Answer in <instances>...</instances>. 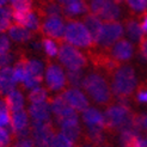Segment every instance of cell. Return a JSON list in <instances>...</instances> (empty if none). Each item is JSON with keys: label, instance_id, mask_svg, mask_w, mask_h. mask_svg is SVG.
Listing matches in <instances>:
<instances>
[{"label": "cell", "instance_id": "obj_1", "mask_svg": "<svg viewBox=\"0 0 147 147\" xmlns=\"http://www.w3.org/2000/svg\"><path fill=\"white\" fill-rule=\"evenodd\" d=\"M105 130L123 131V130H140L138 123V115L130 110L128 103L119 102L117 104L109 105L104 113Z\"/></svg>", "mask_w": 147, "mask_h": 147}, {"label": "cell", "instance_id": "obj_2", "mask_svg": "<svg viewBox=\"0 0 147 147\" xmlns=\"http://www.w3.org/2000/svg\"><path fill=\"white\" fill-rule=\"evenodd\" d=\"M111 91L113 94L119 98V102L128 103V99L133 96L138 87V79L135 71L131 66H120L111 76Z\"/></svg>", "mask_w": 147, "mask_h": 147}, {"label": "cell", "instance_id": "obj_3", "mask_svg": "<svg viewBox=\"0 0 147 147\" xmlns=\"http://www.w3.org/2000/svg\"><path fill=\"white\" fill-rule=\"evenodd\" d=\"M82 87L96 104L109 107L113 102V91L105 77L98 72L89 73L83 79Z\"/></svg>", "mask_w": 147, "mask_h": 147}, {"label": "cell", "instance_id": "obj_4", "mask_svg": "<svg viewBox=\"0 0 147 147\" xmlns=\"http://www.w3.org/2000/svg\"><path fill=\"white\" fill-rule=\"evenodd\" d=\"M63 41L73 47L84 48V49H93L96 47L94 40L87 30L85 24L80 20L69 19L65 26Z\"/></svg>", "mask_w": 147, "mask_h": 147}, {"label": "cell", "instance_id": "obj_5", "mask_svg": "<svg viewBox=\"0 0 147 147\" xmlns=\"http://www.w3.org/2000/svg\"><path fill=\"white\" fill-rule=\"evenodd\" d=\"M57 59L67 71H83L87 66L86 56L77 47L61 42L59 47Z\"/></svg>", "mask_w": 147, "mask_h": 147}, {"label": "cell", "instance_id": "obj_6", "mask_svg": "<svg viewBox=\"0 0 147 147\" xmlns=\"http://www.w3.org/2000/svg\"><path fill=\"white\" fill-rule=\"evenodd\" d=\"M123 26L119 22H104L96 38V46L102 50H110L115 43L123 37Z\"/></svg>", "mask_w": 147, "mask_h": 147}, {"label": "cell", "instance_id": "obj_7", "mask_svg": "<svg viewBox=\"0 0 147 147\" xmlns=\"http://www.w3.org/2000/svg\"><path fill=\"white\" fill-rule=\"evenodd\" d=\"M45 80L48 90L50 91H63L67 85V77H66L62 67L49 60L47 61L46 66Z\"/></svg>", "mask_w": 147, "mask_h": 147}, {"label": "cell", "instance_id": "obj_8", "mask_svg": "<svg viewBox=\"0 0 147 147\" xmlns=\"http://www.w3.org/2000/svg\"><path fill=\"white\" fill-rule=\"evenodd\" d=\"M48 102H49L51 113L55 115L59 124L62 122H66V121L78 120V113L67 104V102L63 99L61 94L55 96L53 98H49Z\"/></svg>", "mask_w": 147, "mask_h": 147}, {"label": "cell", "instance_id": "obj_9", "mask_svg": "<svg viewBox=\"0 0 147 147\" xmlns=\"http://www.w3.org/2000/svg\"><path fill=\"white\" fill-rule=\"evenodd\" d=\"M53 123H31V140L35 147H49L51 139L55 135Z\"/></svg>", "mask_w": 147, "mask_h": 147}, {"label": "cell", "instance_id": "obj_10", "mask_svg": "<svg viewBox=\"0 0 147 147\" xmlns=\"http://www.w3.org/2000/svg\"><path fill=\"white\" fill-rule=\"evenodd\" d=\"M41 32L45 37H49L59 43L63 42V32H65V20L61 16H50L42 19Z\"/></svg>", "mask_w": 147, "mask_h": 147}, {"label": "cell", "instance_id": "obj_11", "mask_svg": "<svg viewBox=\"0 0 147 147\" xmlns=\"http://www.w3.org/2000/svg\"><path fill=\"white\" fill-rule=\"evenodd\" d=\"M61 96L67 102V104L74 109L77 113H83L90 107V102L86 94L77 87H69V89L63 90L61 92Z\"/></svg>", "mask_w": 147, "mask_h": 147}, {"label": "cell", "instance_id": "obj_12", "mask_svg": "<svg viewBox=\"0 0 147 147\" xmlns=\"http://www.w3.org/2000/svg\"><path fill=\"white\" fill-rule=\"evenodd\" d=\"M108 53L115 61L121 63V62H126L133 57L134 47L130 41L122 38L117 43H115V45L110 48V50H108Z\"/></svg>", "mask_w": 147, "mask_h": 147}, {"label": "cell", "instance_id": "obj_13", "mask_svg": "<svg viewBox=\"0 0 147 147\" xmlns=\"http://www.w3.org/2000/svg\"><path fill=\"white\" fill-rule=\"evenodd\" d=\"M50 105L49 102H42V103H34L30 104L28 110L29 117H31L32 123H45L50 122Z\"/></svg>", "mask_w": 147, "mask_h": 147}, {"label": "cell", "instance_id": "obj_14", "mask_svg": "<svg viewBox=\"0 0 147 147\" xmlns=\"http://www.w3.org/2000/svg\"><path fill=\"white\" fill-rule=\"evenodd\" d=\"M17 84L12 67L7 66L0 68V97H6L10 92L16 90Z\"/></svg>", "mask_w": 147, "mask_h": 147}, {"label": "cell", "instance_id": "obj_15", "mask_svg": "<svg viewBox=\"0 0 147 147\" xmlns=\"http://www.w3.org/2000/svg\"><path fill=\"white\" fill-rule=\"evenodd\" d=\"M83 121L86 124V127H96L105 129V117L104 114H102L98 109L89 107L86 110L82 113Z\"/></svg>", "mask_w": 147, "mask_h": 147}, {"label": "cell", "instance_id": "obj_16", "mask_svg": "<svg viewBox=\"0 0 147 147\" xmlns=\"http://www.w3.org/2000/svg\"><path fill=\"white\" fill-rule=\"evenodd\" d=\"M60 126V133H62L67 139L76 145L82 138V128H80L79 120H73V121H66L59 124Z\"/></svg>", "mask_w": 147, "mask_h": 147}, {"label": "cell", "instance_id": "obj_17", "mask_svg": "<svg viewBox=\"0 0 147 147\" xmlns=\"http://www.w3.org/2000/svg\"><path fill=\"white\" fill-rule=\"evenodd\" d=\"M7 32H9V37L16 43H26L34 40L35 37V32H32L26 28L19 26L16 24L11 25Z\"/></svg>", "mask_w": 147, "mask_h": 147}, {"label": "cell", "instance_id": "obj_18", "mask_svg": "<svg viewBox=\"0 0 147 147\" xmlns=\"http://www.w3.org/2000/svg\"><path fill=\"white\" fill-rule=\"evenodd\" d=\"M121 16L120 5L115 0H109V3L98 14V18L104 22H117V19Z\"/></svg>", "mask_w": 147, "mask_h": 147}, {"label": "cell", "instance_id": "obj_19", "mask_svg": "<svg viewBox=\"0 0 147 147\" xmlns=\"http://www.w3.org/2000/svg\"><path fill=\"white\" fill-rule=\"evenodd\" d=\"M6 102V105L9 108L10 113H16V111H20V110H24V96L23 93L18 90H13L12 92H10L7 96L4 98Z\"/></svg>", "mask_w": 147, "mask_h": 147}, {"label": "cell", "instance_id": "obj_20", "mask_svg": "<svg viewBox=\"0 0 147 147\" xmlns=\"http://www.w3.org/2000/svg\"><path fill=\"white\" fill-rule=\"evenodd\" d=\"M124 26H126V31L129 36V38L134 42H140L141 37L144 35L141 29V22H139L136 18H128L124 22Z\"/></svg>", "mask_w": 147, "mask_h": 147}, {"label": "cell", "instance_id": "obj_21", "mask_svg": "<svg viewBox=\"0 0 147 147\" xmlns=\"http://www.w3.org/2000/svg\"><path fill=\"white\" fill-rule=\"evenodd\" d=\"M83 23L87 28V30L90 31L91 36L94 40V43H96V38H97V36H98L100 29H102V25H103L102 19H99L96 14H93V13H87L84 16Z\"/></svg>", "mask_w": 147, "mask_h": 147}, {"label": "cell", "instance_id": "obj_22", "mask_svg": "<svg viewBox=\"0 0 147 147\" xmlns=\"http://www.w3.org/2000/svg\"><path fill=\"white\" fill-rule=\"evenodd\" d=\"M104 130L103 128H96V127H86L85 131V140L89 145L92 146H100L104 142Z\"/></svg>", "mask_w": 147, "mask_h": 147}, {"label": "cell", "instance_id": "obj_23", "mask_svg": "<svg viewBox=\"0 0 147 147\" xmlns=\"http://www.w3.org/2000/svg\"><path fill=\"white\" fill-rule=\"evenodd\" d=\"M87 11H89V5L86 4L85 0H82V1H78L76 4L62 7V13L65 14V17L68 18V19H71L72 17L84 14Z\"/></svg>", "mask_w": 147, "mask_h": 147}, {"label": "cell", "instance_id": "obj_24", "mask_svg": "<svg viewBox=\"0 0 147 147\" xmlns=\"http://www.w3.org/2000/svg\"><path fill=\"white\" fill-rule=\"evenodd\" d=\"M28 100L30 102V104H34V103H42V102H48L49 97H48V91L47 89L42 86L35 87V89L30 90L28 94Z\"/></svg>", "mask_w": 147, "mask_h": 147}, {"label": "cell", "instance_id": "obj_25", "mask_svg": "<svg viewBox=\"0 0 147 147\" xmlns=\"http://www.w3.org/2000/svg\"><path fill=\"white\" fill-rule=\"evenodd\" d=\"M10 1H11V6H10L11 12L26 13L34 10L32 0H10Z\"/></svg>", "mask_w": 147, "mask_h": 147}, {"label": "cell", "instance_id": "obj_26", "mask_svg": "<svg viewBox=\"0 0 147 147\" xmlns=\"http://www.w3.org/2000/svg\"><path fill=\"white\" fill-rule=\"evenodd\" d=\"M12 14L10 7H4L0 6V34H4L10 29L12 25Z\"/></svg>", "mask_w": 147, "mask_h": 147}, {"label": "cell", "instance_id": "obj_27", "mask_svg": "<svg viewBox=\"0 0 147 147\" xmlns=\"http://www.w3.org/2000/svg\"><path fill=\"white\" fill-rule=\"evenodd\" d=\"M41 43H42V49L45 50L46 55L49 57V59H53L55 56H57V53H59V46L56 41L51 40L49 37H43L41 40Z\"/></svg>", "mask_w": 147, "mask_h": 147}, {"label": "cell", "instance_id": "obj_28", "mask_svg": "<svg viewBox=\"0 0 147 147\" xmlns=\"http://www.w3.org/2000/svg\"><path fill=\"white\" fill-rule=\"evenodd\" d=\"M11 124V113L6 105L4 98H0V127H7Z\"/></svg>", "mask_w": 147, "mask_h": 147}, {"label": "cell", "instance_id": "obj_29", "mask_svg": "<svg viewBox=\"0 0 147 147\" xmlns=\"http://www.w3.org/2000/svg\"><path fill=\"white\" fill-rule=\"evenodd\" d=\"M76 146L77 145L74 142H72L62 133H55L49 145V147H76Z\"/></svg>", "mask_w": 147, "mask_h": 147}, {"label": "cell", "instance_id": "obj_30", "mask_svg": "<svg viewBox=\"0 0 147 147\" xmlns=\"http://www.w3.org/2000/svg\"><path fill=\"white\" fill-rule=\"evenodd\" d=\"M124 3L136 14H145L147 11V0H124Z\"/></svg>", "mask_w": 147, "mask_h": 147}, {"label": "cell", "instance_id": "obj_31", "mask_svg": "<svg viewBox=\"0 0 147 147\" xmlns=\"http://www.w3.org/2000/svg\"><path fill=\"white\" fill-rule=\"evenodd\" d=\"M67 84H69L71 87H77L79 89L80 86L83 85V74H82V71H68L67 74Z\"/></svg>", "mask_w": 147, "mask_h": 147}, {"label": "cell", "instance_id": "obj_32", "mask_svg": "<svg viewBox=\"0 0 147 147\" xmlns=\"http://www.w3.org/2000/svg\"><path fill=\"white\" fill-rule=\"evenodd\" d=\"M109 3V0H90L89 5V11L90 13L96 14L98 17V14L102 12V10L105 7V5Z\"/></svg>", "mask_w": 147, "mask_h": 147}, {"label": "cell", "instance_id": "obj_33", "mask_svg": "<svg viewBox=\"0 0 147 147\" xmlns=\"http://www.w3.org/2000/svg\"><path fill=\"white\" fill-rule=\"evenodd\" d=\"M13 142V136L10 134L5 128L0 127V146L1 147H10Z\"/></svg>", "mask_w": 147, "mask_h": 147}, {"label": "cell", "instance_id": "obj_34", "mask_svg": "<svg viewBox=\"0 0 147 147\" xmlns=\"http://www.w3.org/2000/svg\"><path fill=\"white\" fill-rule=\"evenodd\" d=\"M135 99L138 103H142V104L147 103V83H144L140 86H138Z\"/></svg>", "mask_w": 147, "mask_h": 147}, {"label": "cell", "instance_id": "obj_35", "mask_svg": "<svg viewBox=\"0 0 147 147\" xmlns=\"http://www.w3.org/2000/svg\"><path fill=\"white\" fill-rule=\"evenodd\" d=\"M13 61V54L11 51H0V68L7 67Z\"/></svg>", "mask_w": 147, "mask_h": 147}, {"label": "cell", "instance_id": "obj_36", "mask_svg": "<svg viewBox=\"0 0 147 147\" xmlns=\"http://www.w3.org/2000/svg\"><path fill=\"white\" fill-rule=\"evenodd\" d=\"M11 42L6 35L0 34V51H10Z\"/></svg>", "mask_w": 147, "mask_h": 147}, {"label": "cell", "instance_id": "obj_37", "mask_svg": "<svg viewBox=\"0 0 147 147\" xmlns=\"http://www.w3.org/2000/svg\"><path fill=\"white\" fill-rule=\"evenodd\" d=\"M139 51L141 56L147 61V36H142L140 42H139Z\"/></svg>", "mask_w": 147, "mask_h": 147}, {"label": "cell", "instance_id": "obj_38", "mask_svg": "<svg viewBox=\"0 0 147 147\" xmlns=\"http://www.w3.org/2000/svg\"><path fill=\"white\" fill-rule=\"evenodd\" d=\"M129 147H147V140L140 135H136Z\"/></svg>", "mask_w": 147, "mask_h": 147}, {"label": "cell", "instance_id": "obj_39", "mask_svg": "<svg viewBox=\"0 0 147 147\" xmlns=\"http://www.w3.org/2000/svg\"><path fill=\"white\" fill-rule=\"evenodd\" d=\"M10 147H35L31 139H25V140H18L14 141Z\"/></svg>", "mask_w": 147, "mask_h": 147}, {"label": "cell", "instance_id": "obj_40", "mask_svg": "<svg viewBox=\"0 0 147 147\" xmlns=\"http://www.w3.org/2000/svg\"><path fill=\"white\" fill-rule=\"evenodd\" d=\"M138 123H139V128L140 130L147 131V114L146 115H138Z\"/></svg>", "mask_w": 147, "mask_h": 147}, {"label": "cell", "instance_id": "obj_41", "mask_svg": "<svg viewBox=\"0 0 147 147\" xmlns=\"http://www.w3.org/2000/svg\"><path fill=\"white\" fill-rule=\"evenodd\" d=\"M141 29L145 36H147V12L144 14L142 17V22H141Z\"/></svg>", "mask_w": 147, "mask_h": 147}, {"label": "cell", "instance_id": "obj_42", "mask_svg": "<svg viewBox=\"0 0 147 147\" xmlns=\"http://www.w3.org/2000/svg\"><path fill=\"white\" fill-rule=\"evenodd\" d=\"M78 1H82V0H57V3L60 4L62 7L65 6H68V5H72V4H76Z\"/></svg>", "mask_w": 147, "mask_h": 147}, {"label": "cell", "instance_id": "obj_43", "mask_svg": "<svg viewBox=\"0 0 147 147\" xmlns=\"http://www.w3.org/2000/svg\"><path fill=\"white\" fill-rule=\"evenodd\" d=\"M7 3V0H0V6H4Z\"/></svg>", "mask_w": 147, "mask_h": 147}, {"label": "cell", "instance_id": "obj_44", "mask_svg": "<svg viewBox=\"0 0 147 147\" xmlns=\"http://www.w3.org/2000/svg\"><path fill=\"white\" fill-rule=\"evenodd\" d=\"M80 147H93L92 145H89V144H85V145H82Z\"/></svg>", "mask_w": 147, "mask_h": 147}, {"label": "cell", "instance_id": "obj_45", "mask_svg": "<svg viewBox=\"0 0 147 147\" xmlns=\"http://www.w3.org/2000/svg\"><path fill=\"white\" fill-rule=\"evenodd\" d=\"M40 3H46V1H54V0H38Z\"/></svg>", "mask_w": 147, "mask_h": 147}, {"label": "cell", "instance_id": "obj_46", "mask_svg": "<svg viewBox=\"0 0 147 147\" xmlns=\"http://www.w3.org/2000/svg\"><path fill=\"white\" fill-rule=\"evenodd\" d=\"M117 4H121V3H124V0H115Z\"/></svg>", "mask_w": 147, "mask_h": 147}, {"label": "cell", "instance_id": "obj_47", "mask_svg": "<svg viewBox=\"0 0 147 147\" xmlns=\"http://www.w3.org/2000/svg\"><path fill=\"white\" fill-rule=\"evenodd\" d=\"M102 147H107V146H102Z\"/></svg>", "mask_w": 147, "mask_h": 147}, {"label": "cell", "instance_id": "obj_48", "mask_svg": "<svg viewBox=\"0 0 147 147\" xmlns=\"http://www.w3.org/2000/svg\"><path fill=\"white\" fill-rule=\"evenodd\" d=\"M0 147H1V146H0Z\"/></svg>", "mask_w": 147, "mask_h": 147}]
</instances>
